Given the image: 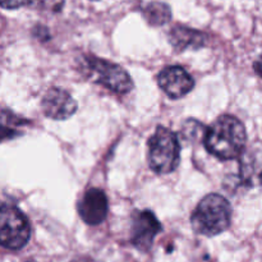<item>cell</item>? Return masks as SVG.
Segmentation results:
<instances>
[{
	"label": "cell",
	"mask_w": 262,
	"mask_h": 262,
	"mask_svg": "<svg viewBox=\"0 0 262 262\" xmlns=\"http://www.w3.org/2000/svg\"><path fill=\"white\" fill-rule=\"evenodd\" d=\"M205 147L220 160H232L242 155L247 142L243 123L233 115L217 118L205 133Z\"/></svg>",
	"instance_id": "1"
},
{
	"label": "cell",
	"mask_w": 262,
	"mask_h": 262,
	"mask_svg": "<svg viewBox=\"0 0 262 262\" xmlns=\"http://www.w3.org/2000/svg\"><path fill=\"white\" fill-rule=\"evenodd\" d=\"M232 206L222 194L210 193L200 201L193 214L191 224L197 234L205 237H215L230 227Z\"/></svg>",
	"instance_id": "2"
},
{
	"label": "cell",
	"mask_w": 262,
	"mask_h": 262,
	"mask_svg": "<svg viewBox=\"0 0 262 262\" xmlns=\"http://www.w3.org/2000/svg\"><path fill=\"white\" fill-rule=\"evenodd\" d=\"M148 165L156 174H168L176 170L181 161V145L178 136L169 128L159 125L148 140Z\"/></svg>",
	"instance_id": "3"
},
{
	"label": "cell",
	"mask_w": 262,
	"mask_h": 262,
	"mask_svg": "<svg viewBox=\"0 0 262 262\" xmlns=\"http://www.w3.org/2000/svg\"><path fill=\"white\" fill-rule=\"evenodd\" d=\"M83 69L87 77L95 83L119 95H125L133 89V82L129 74L118 64L110 60L86 55L83 58Z\"/></svg>",
	"instance_id": "4"
},
{
	"label": "cell",
	"mask_w": 262,
	"mask_h": 262,
	"mask_svg": "<svg viewBox=\"0 0 262 262\" xmlns=\"http://www.w3.org/2000/svg\"><path fill=\"white\" fill-rule=\"evenodd\" d=\"M31 238V225L18 207L0 202V246L17 251Z\"/></svg>",
	"instance_id": "5"
},
{
	"label": "cell",
	"mask_w": 262,
	"mask_h": 262,
	"mask_svg": "<svg viewBox=\"0 0 262 262\" xmlns=\"http://www.w3.org/2000/svg\"><path fill=\"white\" fill-rule=\"evenodd\" d=\"M161 232V224L154 212L148 210L136 211L132 217V230H130V243L137 250L147 252Z\"/></svg>",
	"instance_id": "6"
},
{
	"label": "cell",
	"mask_w": 262,
	"mask_h": 262,
	"mask_svg": "<svg viewBox=\"0 0 262 262\" xmlns=\"http://www.w3.org/2000/svg\"><path fill=\"white\" fill-rule=\"evenodd\" d=\"M158 83L159 87L173 100L186 96L194 87L193 78L186 69L179 66L164 68L158 76Z\"/></svg>",
	"instance_id": "7"
},
{
	"label": "cell",
	"mask_w": 262,
	"mask_h": 262,
	"mask_svg": "<svg viewBox=\"0 0 262 262\" xmlns=\"http://www.w3.org/2000/svg\"><path fill=\"white\" fill-rule=\"evenodd\" d=\"M77 210L86 224L99 225L106 219L109 211L107 197L102 189L90 188L77 205Z\"/></svg>",
	"instance_id": "8"
},
{
	"label": "cell",
	"mask_w": 262,
	"mask_h": 262,
	"mask_svg": "<svg viewBox=\"0 0 262 262\" xmlns=\"http://www.w3.org/2000/svg\"><path fill=\"white\" fill-rule=\"evenodd\" d=\"M43 114L54 120H66L77 110V102L68 91L63 89H50L41 100Z\"/></svg>",
	"instance_id": "9"
},
{
	"label": "cell",
	"mask_w": 262,
	"mask_h": 262,
	"mask_svg": "<svg viewBox=\"0 0 262 262\" xmlns=\"http://www.w3.org/2000/svg\"><path fill=\"white\" fill-rule=\"evenodd\" d=\"M169 41L174 49L179 51L197 50L207 43L206 33L183 25H177L169 32Z\"/></svg>",
	"instance_id": "10"
},
{
	"label": "cell",
	"mask_w": 262,
	"mask_h": 262,
	"mask_svg": "<svg viewBox=\"0 0 262 262\" xmlns=\"http://www.w3.org/2000/svg\"><path fill=\"white\" fill-rule=\"evenodd\" d=\"M66 0H0V7L4 9H18L27 7L30 9L45 13L61 12Z\"/></svg>",
	"instance_id": "11"
},
{
	"label": "cell",
	"mask_w": 262,
	"mask_h": 262,
	"mask_svg": "<svg viewBox=\"0 0 262 262\" xmlns=\"http://www.w3.org/2000/svg\"><path fill=\"white\" fill-rule=\"evenodd\" d=\"M146 22L154 27H160L166 25L171 19V9L168 4L163 2H150L141 8Z\"/></svg>",
	"instance_id": "12"
},
{
	"label": "cell",
	"mask_w": 262,
	"mask_h": 262,
	"mask_svg": "<svg viewBox=\"0 0 262 262\" xmlns=\"http://www.w3.org/2000/svg\"><path fill=\"white\" fill-rule=\"evenodd\" d=\"M14 135H15L14 130L9 129V128L5 127L4 124H2V123H0V142H2V141L9 140V138L14 137Z\"/></svg>",
	"instance_id": "13"
},
{
	"label": "cell",
	"mask_w": 262,
	"mask_h": 262,
	"mask_svg": "<svg viewBox=\"0 0 262 262\" xmlns=\"http://www.w3.org/2000/svg\"><path fill=\"white\" fill-rule=\"evenodd\" d=\"M95 2H96V0H95Z\"/></svg>",
	"instance_id": "14"
}]
</instances>
